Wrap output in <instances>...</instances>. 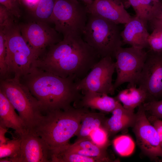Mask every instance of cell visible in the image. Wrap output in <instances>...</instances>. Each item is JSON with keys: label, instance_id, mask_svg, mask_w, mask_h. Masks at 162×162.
<instances>
[{"label": "cell", "instance_id": "obj_1", "mask_svg": "<svg viewBox=\"0 0 162 162\" xmlns=\"http://www.w3.org/2000/svg\"><path fill=\"white\" fill-rule=\"evenodd\" d=\"M20 80L39 101L44 114L68 109L82 97L73 80L35 67H32Z\"/></svg>", "mask_w": 162, "mask_h": 162}, {"label": "cell", "instance_id": "obj_2", "mask_svg": "<svg viewBox=\"0 0 162 162\" xmlns=\"http://www.w3.org/2000/svg\"><path fill=\"white\" fill-rule=\"evenodd\" d=\"M82 37L66 43L50 62L40 69L75 82L86 76L101 59Z\"/></svg>", "mask_w": 162, "mask_h": 162}, {"label": "cell", "instance_id": "obj_3", "mask_svg": "<svg viewBox=\"0 0 162 162\" xmlns=\"http://www.w3.org/2000/svg\"><path fill=\"white\" fill-rule=\"evenodd\" d=\"M87 111V108L72 106L48 112L32 132L45 141L51 151L60 149L69 144L70 139L75 135Z\"/></svg>", "mask_w": 162, "mask_h": 162}, {"label": "cell", "instance_id": "obj_4", "mask_svg": "<svg viewBox=\"0 0 162 162\" xmlns=\"http://www.w3.org/2000/svg\"><path fill=\"white\" fill-rule=\"evenodd\" d=\"M118 24L96 15L88 13L83 39L101 58H113L123 43Z\"/></svg>", "mask_w": 162, "mask_h": 162}, {"label": "cell", "instance_id": "obj_5", "mask_svg": "<svg viewBox=\"0 0 162 162\" xmlns=\"http://www.w3.org/2000/svg\"><path fill=\"white\" fill-rule=\"evenodd\" d=\"M0 90L17 111L28 131L32 132L44 115L39 101L18 79H0Z\"/></svg>", "mask_w": 162, "mask_h": 162}, {"label": "cell", "instance_id": "obj_6", "mask_svg": "<svg viewBox=\"0 0 162 162\" xmlns=\"http://www.w3.org/2000/svg\"><path fill=\"white\" fill-rule=\"evenodd\" d=\"M2 30L6 37L8 75L12 73L14 78L20 79L28 73L39 57L22 36L19 25L15 23Z\"/></svg>", "mask_w": 162, "mask_h": 162}, {"label": "cell", "instance_id": "obj_7", "mask_svg": "<svg viewBox=\"0 0 162 162\" xmlns=\"http://www.w3.org/2000/svg\"><path fill=\"white\" fill-rule=\"evenodd\" d=\"M86 5L78 0H56L49 22L55 25V30L68 36L82 37L88 19Z\"/></svg>", "mask_w": 162, "mask_h": 162}, {"label": "cell", "instance_id": "obj_8", "mask_svg": "<svg viewBox=\"0 0 162 162\" xmlns=\"http://www.w3.org/2000/svg\"><path fill=\"white\" fill-rule=\"evenodd\" d=\"M147 52L144 49L133 46L120 48L115 56L117 76L114 84L115 89L128 82L129 86H136Z\"/></svg>", "mask_w": 162, "mask_h": 162}, {"label": "cell", "instance_id": "obj_9", "mask_svg": "<svg viewBox=\"0 0 162 162\" xmlns=\"http://www.w3.org/2000/svg\"><path fill=\"white\" fill-rule=\"evenodd\" d=\"M115 70L112 58L106 56L101 58L86 76L75 82L76 88L82 92L89 91L113 95L116 89L112 80Z\"/></svg>", "mask_w": 162, "mask_h": 162}, {"label": "cell", "instance_id": "obj_10", "mask_svg": "<svg viewBox=\"0 0 162 162\" xmlns=\"http://www.w3.org/2000/svg\"><path fill=\"white\" fill-rule=\"evenodd\" d=\"M138 108L136 120L132 127L136 142L144 154L153 160L158 161L162 155L159 135L147 117L143 104Z\"/></svg>", "mask_w": 162, "mask_h": 162}, {"label": "cell", "instance_id": "obj_11", "mask_svg": "<svg viewBox=\"0 0 162 162\" xmlns=\"http://www.w3.org/2000/svg\"><path fill=\"white\" fill-rule=\"evenodd\" d=\"M147 52L137 85L146 92V102L162 99V52Z\"/></svg>", "mask_w": 162, "mask_h": 162}, {"label": "cell", "instance_id": "obj_12", "mask_svg": "<svg viewBox=\"0 0 162 162\" xmlns=\"http://www.w3.org/2000/svg\"><path fill=\"white\" fill-rule=\"evenodd\" d=\"M19 26L22 36L39 58L47 47L62 40L59 33L46 22L36 20Z\"/></svg>", "mask_w": 162, "mask_h": 162}, {"label": "cell", "instance_id": "obj_13", "mask_svg": "<svg viewBox=\"0 0 162 162\" xmlns=\"http://www.w3.org/2000/svg\"><path fill=\"white\" fill-rule=\"evenodd\" d=\"M20 137V153L12 162H51L50 150L41 137L31 131H28Z\"/></svg>", "mask_w": 162, "mask_h": 162}, {"label": "cell", "instance_id": "obj_14", "mask_svg": "<svg viewBox=\"0 0 162 162\" xmlns=\"http://www.w3.org/2000/svg\"><path fill=\"white\" fill-rule=\"evenodd\" d=\"M86 5L88 14L100 16L118 24H125L132 18L119 0H93Z\"/></svg>", "mask_w": 162, "mask_h": 162}, {"label": "cell", "instance_id": "obj_15", "mask_svg": "<svg viewBox=\"0 0 162 162\" xmlns=\"http://www.w3.org/2000/svg\"><path fill=\"white\" fill-rule=\"evenodd\" d=\"M121 35L124 44L138 48L149 49L148 39L150 34L147 29V23L136 16L132 17L125 24Z\"/></svg>", "mask_w": 162, "mask_h": 162}, {"label": "cell", "instance_id": "obj_16", "mask_svg": "<svg viewBox=\"0 0 162 162\" xmlns=\"http://www.w3.org/2000/svg\"><path fill=\"white\" fill-rule=\"evenodd\" d=\"M3 92L0 90V126L14 130L20 137L28 131L23 121Z\"/></svg>", "mask_w": 162, "mask_h": 162}, {"label": "cell", "instance_id": "obj_17", "mask_svg": "<svg viewBox=\"0 0 162 162\" xmlns=\"http://www.w3.org/2000/svg\"><path fill=\"white\" fill-rule=\"evenodd\" d=\"M111 113L112 116L106 119L103 126L109 137L134 126L136 119V113L134 111L125 109L119 102Z\"/></svg>", "mask_w": 162, "mask_h": 162}, {"label": "cell", "instance_id": "obj_18", "mask_svg": "<svg viewBox=\"0 0 162 162\" xmlns=\"http://www.w3.org/2000/svg\"><path fill=\"white\" fill-rule=\"evenodd\" d=\"M82 92L84 95L77 102L78 107L89 108L104 112H112L119 102L116 97H110L106 94L89 91Z\"/></svg>", "mask_w": 162, "mask_h": 162}, {"label": "cell", "instance_id": "obj_19", "mask_svg": "<svg viewBox=\"0 0 162 162\" xmlns=\"http://www.w3.org/2000/svg\"><path fill=\"white\" fill-rule=\"evenodd\" d=\"M106 149L98 146L89 139H86L76 140L74 144L69 143L57 150L62 149L83 156L98 158L102 159L104 162L114 161L110 157Z\"/></svg>", "mask_w": 162, "mask_h": 162}, {"label": "cell", "instance_id": "obj_20", "mask_svg": "<svg viewBox=\"0 0 162 162\" xmlns=\"http://www.w3.org/2000/svg\"><path fill=\"white\" fill-rule=\"evenodd\" d=\"M115 97L125 109L133 111L147 100L145 92L140 87H136V86H128L127 88L120 91Z\"/></svg>", "mask_w": 162, "mask_h": 162}, {"label": "cell", "instance_id": "obj_21", "mask_svg": "<svg viewBox=\"0 0 162 162\" xmlns=\"http://www.w3.org/2000/svg\"><path fill=\"white\" fill-rule=\"evenodd\" d=\"M106 119L102 113L87 111L84 114L79 128L75 135L77 137L76 140L89 139L91 132L97 128L103 127Z\"/></svg>", "mask_w": 162, "mask_h": 162}, {"label": "cell", "instance_id": "obj_22", "mask_svg": "<svg viewBox=\"0 0 162 162\" xmlns=\"http://www.w3.org/2000/svg\"><path fill=\"white\" fill-rule=\"evenodd\" d=\"M134 9L136 16L147 24L156 18L158 12L152 0H128Z\"/></svg>", "mask_w": 162, "mask_h": 162}, {"label": "cell", "instance_id": "obj_23", "mask_svg": "<svg viewBox=\"0 0 162 162\" xmlns=\"http://www.w3.org/2000/svg\"><path fill=\"white\" fill-rule=\"evenodd\" d=\"M52 162H104L102 159L83 156L62 149L51 152Z\"/></svg>", "mask_w": 162, "mask_h": 162}, {"label": "cell", "instance_id": "obj_24", "mask_svg": "<svg viewBox=\"0 0 162 162\" xmlns=\"http://www.w3.org/2000/svg\"><path fill=\"white\" fill-rule=\"evenodd\" d=\"M21 143V139L18 136L0 145V159L7 158L9 162H12L20 154Z\"/></svg>", "mask_w": 162, "mask_h": 162}, {"label": "cell", "instance_id": "obj_25", "mask_svg": "<svg viewBox=\"0 0 162 162\" xmlns=\"http://www.w3.org/2000/svg\"><path fill=\"white\" fill-rule=\"evenodd\" d=\"M112 144L116 152L122 157L130 155L134 149L135 144L133 140L127 135H122L116 137L113 140Z\"/></svg>", "mask_w": 162, "mask_h": 162}, {"label": "cell", "instance_id": "obj_26", "mask_svg": "<svg viewBox=\"0 0 162 162\" xmlns=\"http://www.w3.org/2000/svg\"><path fill=\"white\" fill-rule=\"evenodd\" d=\"M56 0H40L32 12L37 20L49 22Z\"/></svg>", "mask_w": 162, "mask_h": 162}, {"label": "cell", "instance_id": "obj_27", "mask_svg": "<svg viewBox=\"0 0 162 162\" xmlns=\"http://www.w3.org/2000/svg\"><path fill=\"white\" fill-rule=\"evenodd\" d=\"M109 135L102 127L96 128L90 133L89 139L98 146L107 148L110 144Z\"/></svg>", "mask_w": 162, "mask_h": 162}, {"label": "cell", "instance_id": "obj_28", "mask_svg": "<svg viewBox=\"0 0 162 162\" xmlns=\"http://www.w3.org/2000/svg\"><path fill=\"white\" fill-rule=\"evenodd\" d=\"M6 49L4 32L0 29V79L8 78V68L6 63Z\"/></svg>", "mask_w": 162, "mask_h": 162}, {"label": "cell", "instance_id": "obj_29", "mask_svg": "<svg viewBox=\"0 0 162 162\" xmlns=\"http://www.w3.org/2000/svg\"><path fill=\"white\" fill-rule=\"evenodd\" d=\"M153 28L148 39L149 50L156 52H162V27Z\"/></svg>", "mask_w": 162, "mask_h": 162}, {"label": "cell", "instance_id": "obj_30", "mask_svg": "<svg viewBox=\"0 0 162 162\" xmlns=\"http://www.w3.org/2000/svg\"><path fill=\"white\" fill-rule=\"evenodd\" d=\"M143 106L145 111L149 112L151 116L162 119V99L145 102Z\"/></svg>", "mask_w": 162, "mask_h": 162}, {"label": "cell", "instance_id": "obj_31", "mask_svg": "<svg viewBox=\"0 0 162 162\" xmlns=\"http://www.w3.org/2000/svg\"><path fill=\"white\" fill-rule=\"evenodd\" d=\"M15 17L3 6L0 5V28L7 29L16 23Z\"/></svg>", "mask_w": 162, "mask_h": 162}, {"label": "cell", "instance_id": "obj_32", "mask_svg": "<svg viewBox=\"0 0 162 162\" xmlns=\"http://www.w3.org/2000/svg\"><path fill=\"white\" fill-rule=\"evenodd\" d=\"M0 4L5 7L16 18L21 16L20 5L19 0H0Z\"/></svg>", "mask_w": 162, "mask_h": 162}, {"label": "cell", "instance_id": "obj_33", "mask_svg": "<svg viewBox=\"0 0 162 162\" xmlns=\"http://www.w3.org/2000/svg\"><path fill=\"white\" fill-rule=\"evenodd\" d=\"M149 121L152 124L157 131L159 135L161 146L162 144V120L151 116L149 119Z\"/></svg>", "mask_w": 162, "mask_h": 162}, {"label": "cell", "instance_id": "obj_34", "mask_svg": "<svg viewBox=\"0 0 162 162\" xmlns=\"http://www.w3.org/2000/svg\"><path fill=\"white\" fill-rule=\"evenodd\" d=\"M20 6H24L32 12L40 0H19Z\"/></svg>", "mask_w": 162, "mask_h": 162}, {"label": "cell", "instance_id": "obj_35", "mask_svg": "<svg viewBox=\"0 0 162 162\" xmlns=\"http://www.w3.org/2000/svg\"><path fill=\"white\" fill-rule=\"evenodd\" d=\"M8 132L7 128L0 126V145L5 143L10 140L5 136V134Z\"/></svg>", "mask_w": 162, "mask_h": 162}, {"label": "cell", "instance_id": "obj_36", "mask_svg": "<svg viewBox=\"0 0 162 162\" xmlns=\"http://www.w3.org/2000/svg\"><path fill=\"white\" fill-rule=\"evenodd\" d=\"M150 22L153 28L158 27H162V6L161 8V14L160 17L152 20Z\"/></svg>", "mask_w": 162, "mask_h": 162}, {"label": "cell", "instance_id": "obj_37", "mask_svg": "<svg viewBox=\"0 0 162 162\" xmlns=\"http://www.w3.org/2000/svg\"><path fill=\"white\" fill-rule=\"evenodd\" d=\"M154 6L158 10L160 9L162 6V1L161 0H152Z\"/></svg>", "mask_w": 162, "mask_h": 162}, {"label": "cell", "instance_id": "obj_38", "mask_svg": "<svg viewBox=\"0 0 162 162\" xmlns=\"http://www.w3.org/2000/svg\"><path fill=\"white\" fill-rule=\"evenodd\" d=\"M124 4L125 8H127L130 5H129L128 0H119Z\"/></svg>", "mask_w": 162, "mask_h": 162}, {"label": "cell", "instance_id": "obj_39", "mask_svg": "<svg viewBox=\"0 0 162 162\" xmlns=\"http://www.w3.org/2000/svg\"><path fill=\"white\" fill-rule=\"evenodd\" d=\"M79 1H81L84 3L85 5H86L91 3L93 0H78Z\"/></svg>", "mask_w": 162, "mask_h": 162}, {"label": "cell", "instance_id": "obj_40", "mask_svg": "<svg viewBox=\"0 0 162 162\" xmlns=\"http://www.w3.org/2000/svg\"><path fill=\"white\" fill-rule=\"evenodd\" d=\"M161 148H162V155H161V158L162 160V144H161Z\"/></svg>", "mask_w": 162, "mask_h": 162}]
</instances>
